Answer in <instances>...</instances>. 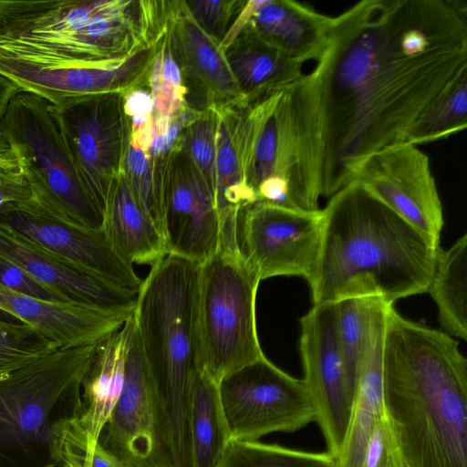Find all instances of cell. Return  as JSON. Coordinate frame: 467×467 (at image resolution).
Wrapping results in <instances>:
<instances>
[{
    "label": "cell",
    "instance_id": "83f0119b",
    "mask_svg": "<svg viewBox=\"0 0 467 467\" xmlns=\"http://www.w3.org/2000/svg\"><path fill=\"white\" fill-rule=\"evenodd\" d=\"M467 126V68L459 72L425 107L405 141L419 145L439 140Z\"/></svg>",
    "mask_w": 467,
    "mask_h": 467
},
{
    "label": "cell",
    "instance_id": "f1b7e54d",
    "mask_svg": "<svg viewBox=\"0 0 467 467\" xmlns=\"http://www.w3.org/2000/svg\"><path fill=\"white\" fill-rule=\"evenodd\" d=\"M375 299L374 297H351L335 302L337 344L353 398L366 349L369 319Z\"/></svg>",
    "mask_w": 467,
    "mask_h": 467
},
{
    "label": "cell",
    "instance_id": "e575fe53",
    "mask_svg": "<svg viewBox=\"0 0 467 467\" xmlns=\"http://www.w3.org/2000/svg\"><path fill=\"white\" fill-rule=\"evenodd\" d=\"M197 25L210 36L221 42L245 1H184Z\"/></svg>",
    "mask_w": 467,
    "mask_h": 467
},
{
    "label": "cell",
    "instance_id": "d6986e66",
    "mask_svg": "<svg viewBox=\"0 0 467 467\" xmlns=\"http://www.w3.org/2000/svg\"><path fill=\"white\" fill-rule=\"evenodd\" d=\"M167 32L189 108L199 111L241 99L220 42L197 25L184 1H168Z\"/></svg>",
    "mask_w": 467,
    "mask_h": 467
},
{
    "label": "cell",
    "instance_id": "277c9868",
    "mask_svg": "<svg viewBox=\"0 0 467 467\" xmlns=\"http://www.w3.org/2000/svg\"><path fill=\"white\" fill-rule=\"evenodd\" d=\"M323 233L310 283L313 305L351 297L388 304L427 293L440 245L352 181L322 209Z\"/></svg>",
    "mask_w": 467,
    "mask_h": 467
},
{
    "label": "cell",
    "instance_id": "52a82bcc",
    "mask_svg": "<svg viewBox=\"0 0 467 467\" xmlns=\"http://www.w3.org/2000/svg\"><path fill=\"white\" fill-rule=\"evenodd\" d=\"M96 343L58 348L0 376V467L59 466L63 433L82 411L81 382Z\"/></svg>",
    "mask_w": 467,
    "mask_h": 467
},
{
    "label": "cell",
    "instance_id": "74e56055",
    "mask_svg": "<svg viewBox=\"0 0 467 467\" xmlns=\"http://www.w3.org/2000/svg\"><path fill=\"white\" fill-rule=\"evenodd\" d=\"M32 196L31 183L13 150L0 156V207L26 201Z\"/></svg>",
    "mask_w": 467,
    "mask_h": 467
},
{
    "label": "cell",
    "instance_id": "4fadbf2b",
    "mask_svg": "<svg viewBox=\"0 0 467 467\" xmlns=\"http://www.w3.org/2000/svg\"><path fill=\"white\" fill-rule=\"evenodd\" d=\"M240 214L241 254L260 281L285 275L310 283L321 247L322 209L303 211L254 202Z\"/></svg>",
    "mask_w": 467,
    "mask_h": 467
},
{
    "label": "cell",
    "instance_id": "60d3db41",
    "mask_svg": "<svg viewBox=\"0 0 467 467\" xmlns=\"http://www.w3.org/2000/svg\"><path fill=\"white\" fill-rule=\"evenodd\" d=\"M262 1L263 0H248L244 2L237 16L220 42L219 47L223 52H224L234 39L247 28L254 13L260 6Z\"/></svg>",
    "mask_w": 467,
    "mask_h": 467
},
{
    "label": "cell",
    "instance_id": "5bb4252c",
    "mask_svg": "<svg viewBox=\"0 0 467 467\" xmlns=\"http://www.w3.org/2000/svg\"><path fill=\"white\" fill-rule=\"evenodd\" d=\"M352 181L440 245L443 210L430 159L417 145L403 141L364 158Z\"/></svg>",
    "mask_w": 467,
    "mask_h": 467
},
{
    "label": "cell",
    "instance_id": "8992f818",
    "mask_svg": "<svg viewBox=\"0 0 467 467\" xmlns=\"http://www.w3.org/2000/svg\"><path fill=\"white\" fill-rule=\"evenodd\" d=\"M200 265L168 254L151 266L137 294L134 327L163 408L174 467H192L189 411L200 371Z\"/></svg>",
    "mask_w": 467,
    "mask_h": 467
},
{
    "label": "cell",
    "instance_id": "44dd1931",
    "mask_svg": "<svg viewBox=\"0 0 467 467\" xmlns=\"http://www.w3.org/2000/svg\"><path fill=\"white\" fill-rule=\"evenodd\" d=\"M0 311L37 328L60 348L96 343L121 328L132 316L105 313L72 304L45 302L2 285Z\"/></svg>",
    "mask_w": 467,
    "mask_h": 467
},
{
    "label": "cell",
    "instance_id": "cb8c5ba5",
    "mask_svg": "<svg viewBox=\"0 0 467 467\" xmlns=\"http://www.w3.org/2000/svg\"><path fill=\"white\" fill-rule=\"evenodd\" d=\"M102 230L116 254L130 265L153 266L167 255L162 233L140 206L122 172L109 192Z\"/></svg>",
    "mask_w": 467,
    "mask_h": 467
},
{
    "label": "cell",
    "instance_id": "7a4b0ae2",
    "mask_svg": "<svg viewBox=\"0 0 467 467\" xmlns=\"http://www.w3.org/2000/svg\"><path fill=\"white\" fill-rule=\"evenodd\" d=\"M149 40L141 1L0 0V74L55 106L142 83Z\"/></svg>",
    "mask_w": 467,
    "mask_h": 467
},
{
    "label": "cell",
    "instance_id": "3957f363",
    "mask_svg": "<svg viewBox=\"0 0 467 467\" xmlns=\"http://www.w3.org/2000/svg\"><path fill=\"white\" fill-rule=\"evenodd\" d=\"M382 395L403 467H467V359L452 337L405 318L393 305Z\"/></svg>",
    "mask_w": 467,
    "mask_h": 467
},
{
    "label": "cell",
    "instance_id": "d6a6232c",
    "mask_svg": "<svg viewBox=\"0 0 467 467\" xmlns=\"http://www.w3.org/2000/svg\"><path fill=\"white\" fill-rule=\"evenodd\" d=\"M58 348L37 328L0 317V376Z\"/></svg>",
    "mask_w": 467,
    "mask_h": 467
},
{
    "label": "cell",
    "instance_id": "f546056e",
    "mask_svg": "<svg viewBox=\"0 0 467 467\" xmlns=\"http://www.w3.org/2000/svg\"><path fill=\"white\" fill-rule=\"evenodd\" d=\"M219 467H337L327 451L312 452L256 441H231Z\"/></svg>",
    "mask_w": 467,
    "mask_h": 467
},
{
    "label": "cell",
    "instance_id": "30bf717a",
    "mask_svg": "<svg viewBox=\"0 0 467 467\" xmlns=\"http://www.w3.org/2000/svg\"><path fill=\"white\" fill-rule=\"evenodd\" d=\"M231 440L256 441L273 432H294L316 421L302 379L265 356L225 376L218 384Z\"/></svg>",
    "mask_w": 467,
    "mask_h": 467
},
{
    "label": "cell",
    "instance_id": "8d00e7d4",
    "mask_svg": "<svg viewBox=\"0 0 467 467\" xmlns=\"http://www.w3.org/2000/svg\"><path fill=\"white\" fill-rule=\"evenodd\" d=\"M0 285L37 300L50 303H66L59 296L36 280L17 264L1 255Z\"/></svg>",
    "mask_w": 467,
    "mask_h": 467
},
{
    "label": "cell",
    "instance_id": "2e32d148",
    "mask_svg": "<svg viewBox=\"0 0 467 467\" xmlns=\"http://www.w3.org/2000/svg\"><path fill=\"white\" fill-rule=\"evenodd\" d=\"M302 380L316 410L327 452L337 459L348 430L353 395L338 348L335 303L313 305L300 319Z\"/></svg>",
    "mask_w": 467,
    "mask_h": 467
},
{
    "label": "cell",
    "instance_id": "b9f144b4",
    "mask_svg": "<svg viewBox=\"0 0 467 467\" xmlns=\"http://www.w3.org/2000/svg\"><path fill=\"white\" fill-rule=\"evenodd\" d=\"M23 91L9 78L0 74V119L5 112L10 100L19 92ZM10 146L0 131V154L9 152Z\"/></svg>",
    "mask_w": 467,
    "mask_h": 467
},
{
    "label": "cell",
    "instance_id": "603a6c76",
    "mask_svg": "<svg viewBox=\"0 0 467 467\" xmlns=\"http://www.w3.org/2000/svg\"><path fill=\"white\" fill-rule=\"evenodd\" d=\"M333 16L293 0H263L247 29L291 58L316 62L324 54Z\"/></svg>",
    "mask_w": 467,
    "mask_h": 467
},
{
    "label": "cell",
    "instance_id": "e0dca14e",
    "mask_svg": "<svg viewBox=\"0 0 467 467\" xmlns=\"http://www.w3.org/2000/svg\"><path fill=\"white\" fill-rule=\"evenodd\" d=\"M161 205L167 255L202 265L218 253L222 231L214 197L178 141L164 163Z\"/></svg>",
    "mask_w": 467,
    "mask_h": 467
},
{
    "label": "cell",
    "instance_id": "4316f807",
    "mask_svg": "<svg viewBox=\"0 0 467 467\" xmlns=\"http://www.w3.org/2000/svg\"><path fill=\"white\" fill-rule=\"evenodd\" d=\"M467 234L450 248L438 250L435 268L427 292L438 308L442 331L452 337L467 338Z\"/></svg>",
    "mask_w": 467,
    "mask_h": 467
},
{
    "label": "cell",
    "instance_id": "d4e9b609",
    "mask_svg": "<svg viewBox=\"0 0 467 467\" xmlns=\"http://www.w3.org/2000/svg\"><path fill=\"white\" fill-rule=\"evenodd\" d=\"M223 53L243 101L256 99L304 75L303 63L247 28Z\"/></svg>",
    "mask_w": 467,
    "mask_h": 467
},
{
    "label": "cell",
    "instance_id": "ffe728a7",
    "mask_svg": "<svg viewBox=\"0 0 467 467\" xmlns=\"http://www.w3.org/2000/svg\"><path fill=\"white\" fill-rule=\"evenodd\" d=\"M128 325L98 341L82 378V411L62 440L93 449L119 396L125 368Z\"/></svg>",
    "mask_w": 467,
    "mask_h": 467
},
{
    "label": "cell",
    "instance_id": "6da1fadb",
    "mask_svg": "<svg viewBox=\"0 0 467 467\" xmlns=\"http://www.w3.org/2000/svg\"><path fill=\"white\" fill-rule=\"evenodd\" d=\"M467 68V3L363 0L333 16L310 72L318 189L331 197L368 155L403 142L431 100Z\"/></svg>",
    "mask_w": 467,
    "mask_h": 467
},
{
    "label": "cell",
    "instance_id": "7bdbcfd3",
    "mask_svg": "<svg viewBox=\"0 0 467 467\" xmlns=\"http://www.w3.org/2000/svg\"><path fill=\"white\" fill-rule=\"evenodd\" d=\"M120 467H130V466H128V465H126V464L122 463Z\"/></svg>",
    "mask_w": 467,
    "mask_h": 467
},
{
    "label": "cell",
    "instance_id": "4dcf8cb0",
    "mask_svg": "<svg viewBox=\"0 0 467 467\" xmlns=\"http://www.w3.org/2000/svg\"><path fill=\"white\" fill-rule=\"evenodd\" d=\"M147 83L153 99V118H171L187 106L186 88L171 49L167 26L159 39Z\"/></svg>",
    "mask_w": 467,
    "mask_h": 467
},
{
    "label": "cell",
    "instance_id": "ac0fdd59",
    "mask_svg": "<svg viewBox=\"0 0 467 467\" xmlns=\"http://www.w3.org/2000/svg\"><path fill=\"white\" fill-rule=\"evenodd\" d=\"M0 255L17 264L66 303L120 315H132L137 295L47 252L0 226Z\"/></svg>",
    "mask_w": 467,
    "mask_h": 467
},
{
    "label": "cell",
    "instance_id": "d590c367",
    "mask_svg": "<svg viewBox=\"0 0 467 467\" xmlns=\"http://www.w3.org/2000/svg\"><path fill=\"white\" fill-rule=\"evenodd\" d=\"M358 467H403L386 416L374 428Z\"/></svg>",
    "mask_w": 467,
    "mask_h": 467
},
{
    "label": "cell",
    "instance_id": "7c38bea8",
    "mask_svg": "<svg viewBox=\"0 0 467 467\" xmlns=\"http://www.w3.org/2000/svg\"><path fill=\"white\" fill-rule=\"evenodd\" d=\"M52 113L88 193L103 213L113 181L121 172L129 138L122 93L70 99L52 104Z\"/></svg>",
    "mask_w": 467,
    "mask_h": 467
},
{
    "label": "cell",
    "instance_id": "8fae6325",
    "mask_svg": "<svg viewBox=\"0 0 467 467\" xmlns=\"http://www.w3.org/2000/svg\"><path fill=\"white\" fill-rule=\"evenodd\" d=\"M119 396L98 443L130 467H174L167 419L142 354L132 316Z\"/></svg>",
    "mask_w": 467,
    "mask_h": 467
},
{
    "label": "cell",
    "instance_id": "ee69618b",
    "mask_svg": "<svg viewBox=\"0 0 467 467\" xmlns=\"http://www.w3.org/2000/svg\"><path fill=\"white\" fill-rule=\"evenodd\" d=\"M8 154H9V153H8ZM0 156H2V155H0Z\"/></svg>",
    "mask_w": 467,
    "mask_h": 467
},
{
    "label": "cell",
    "instance_id": "7402d4cb",
    "mask_svg": "<svg viewBox=\"0 0 467 467\" xmlns=\"http://www.w3.org/2000/svg\"><path fill=\"white\" fill-rule=\"evenodd\" d=\"M389 305L374 302L347 436L337 467H358L378 422L385 416L382 395L383 345Z\"/></svg>",
    "mask_w": 467,
    "mask_h": 467
},
{
    "label": "cell",
    "instance_id": "9c48e42d",
    "mask_svg": "<svg viewBox=\"0 0 467 467\" xmlns=\"http://www.w3.org/2000/svg\"><path fill=\"white\" fill-rule=\"evenodd\" d=\"M0 131L18 159L35 196L67 222L102 229L103 213L68 153L51 103L31 92L17 93L0 119Z\"/></svg>",
    "mask_w": 467,
    "mask_h": 467
},
{
    "label": "cell",
    "instance_id": "484cf974",
    "mask_svg": "<svg viewBox=\"0 0 467 467\" xmlns=\"http://www.w3.org/2000/svg\"><path fill=\"white\" fill-rule=\"evenodd\" d=\"M189 437L192 467H219L232 441L218 384L202 371L192 389Z\"/></svg>",
    "mask_w": 467,
    "mask_h": 467
},
{
    "label": "cell",
    "instance_id": "f35d334b",
    "mask_svg": "<svg viewBox=\"0 0 467 467\" xmlns=\"http://www.w3.org/2000/svg\"><path fill=\"white\" fill-rule=\"evenodd\" d=\"M117 458L98 442L93 449H83L77 444L61 441L59 466L61 467H120Z\"/></svg>",
    "mask_w": 467,
    "mask_h": 467
},
{
    "label": "cell",
    "instance_id": "1f68e13d",
    "mask_svg": "<svg viewBox=\"0 0 467 467\" xmlns=\"http://www.w3.org/2000/svg\"><path fill=\"white\" fill-rule=\"evenodd\" d=\"M165 161L153 159L148 150L129 141L121 172L143 210L162 233L161 189Z\"/></svg>",
    "mask_w": 467,
    "mask_h": 467
},
{
    "label": "cell",
    "instance_id": "836d02e7",
    "mask_svg": "<svg viewBox=\"0 0 467 467\" xmlns=\"http://www.w3.org/2000/svg\"><path fill=\"white\" fill-rule=\"evenodd\" d=\"M217 127L218 113L214 106L195 110L177 140L205 180L213 197Z\"/></svg>",
    "mask_w": 467,
    "mask_h": 467
},
{
    "label": "cell",
    "instance_id": "ab89813d",
    "mask_svg": "<svg viewBox=\"0 0 467 467\" xmlns=\"http://www.w3.org/2000/svg\"><path fill=\"white\" fill-rule=\"evenodd\" d=\"M123 110L127 118L145 117L153 114V99L147 83L144 82L122 93Z\"/></svg>",
    "mask_w": 467,
    "mask_h": 467
},
{
    "label": "cell",
    "instance_id": "5b68a950",
    "mask_svg": "<svg viewBox=\"0 0 467 467\" xmlns=\"http://www.w3.org/2000/svg\"><path fill=\"white\" fill-rule=\"evenodd\" d=\"M237 136L254 202L319 209V130L310 73L252 101L239 100Z\"/></svg>",
    "mask_w": 467,
    "mask_h": 467
},
{
    "label": "cell",
    "instance_id": "ba28073f",
    "mask_svg": "<svg viewBox=\"0 0 467 467\" xmlns=\"http://www.w3.org/2000/svg\"><path fill=\"white\" fill-rule=\"evenodd\" d=\"M260 279L241 250L221 248L200 265V371L214 382L263 358L255 298Z\"/></svg>",
    "mask_w": 467,
    "mask_h": 467
},
{
    "label": "cell",
    "instance_id": "9a60e30c",
    "mask_svg": "<svg viewBox=\"0 0 467 467\" xmlns=\"http://www.w3.org/2000/svg\"><path fill=\"white\" fill-rule=\"evenodd\" d=\"M0 226L122 290L137 295L140 289L143 280L116 254L102 229L85 228L55 215L34 194L1 206Z\"/></svg>",
    "mask_w": 467,
    "mask_h": 467
}]
</instances>
